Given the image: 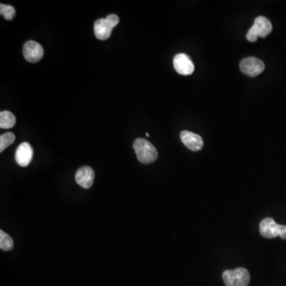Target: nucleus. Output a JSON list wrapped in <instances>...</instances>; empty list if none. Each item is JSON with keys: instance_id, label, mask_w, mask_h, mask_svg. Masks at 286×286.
I'll return each mask as SVG.
<instances>
[{"instance_id": "obj_5", "label": "nucleus", "mask_w": 286, "mask_h": 286, "mask_svg": "<svg viewBox=\"0 0 286 286\" xmlns=\"http://www.w3.org/2000/svg\"><path fill=\"white\" fill-rule=\"evenodd\" d=\"M260 234L264 238H274L280 236L286 239V225L277 224L272 218H266L260 223Z\"/></svg>"}, {"instance_id": "obj_7", "label": "nucleus", "mask_w": 286, "mask_h": 286, "mask_svg": "<svg viewBox=\"0 0 286 286\" xmlns=\"http://www.w3.org/2000/svg\"><path fill=\"white\" fill-rule=\"evenodd\" d=\"M24 56L28 62L36 63L41 61L44 55V50L39 43L34 41H28L24 47Z\"/></svg>"}, {"instance_id": "obj_12", "label": "nucleus", "mask_w": 286, "mask_h": 286, "mask_svg": "<svg viewBox=\"0 0 286 286\" xmlns=\"http://www.w3.org/2000/svg\"><path fill=\"white\" fill-rule=\"evenodd\" d=\"M16 123V118L13 113L8 111L0 112V127L2 129H10Z\"/></svg>"}, {"instance_id": "obj_13", "label": "nucleus", "mask_w": 286, "mask_h": 286, "mask_svg": "<svg viewBox=\"0 0 286 286\" xmlns=\"http://www.w3.org/2000/svg\"><path fill=\"white\" fill-rule=\"evenodd\" d=\"M14 242L12 238L4 231H0V248L4 251H9L13 249Z\"/></svg>"}, {"instance_id": "obj_8", "label": "nucleus", "mask_w": 286, "mask_h": 286, "mask_svg": "<svg viewBox=\"0 0 286 286\" xmlns=\"http://www.w3.org/2000/svg\"><path fill=\"white\" fill-rule=\"evenodd\" d=\"M173 66L179 74L189 76L192 74L195 66L189 56L185 54H178L173 58Z\"/></svg>"}, {"instance_id": "obj_9", "label": "nucleus", "mask_w": 286, "mask_h": 286, "mask_svg": "<svg viewBox=\"0 0 286 286\" xmlns=\"http://www.w3.org/2000/svg\"><path fill=\"white\" fill-rule=\"evenodd\" d=\"M34 155L32 146L28 142H23L17 148L15 152V161L21 167H27L31 164Z\"/></svg>"}, {"instance_id": "obj_14", "label": "nucleus", "mask_w": 286, "mask_h": 286, "mask_svg": "<svg viewBox=\"0 0 286 286\" xmlns=\"http://www.w3.org/2000/svg\"><path fill=\"white\" fill-rule=\"evenodd\" d=\"M15 135L11 132H7L0 136V152L2 153L8 146L14 143Z\"/></svg>"}, {"instance_id": "obj_6", "label": "nucleus", "mask_w": 286, "mask_h": 286, "mask_svg": "<svg viewBox=\"0 0 286 286\" xmlns=\"http://www.w3.org/2000/svg\"><path fill=\"white\" fill-rule=\"evenodd\" d=\"M240 70L248 77H255L265 70V64L260 59L250 57L243 59L239 64Z\"/></svg>"}, {"instance_id": "obj_16", "label": "nucleus", "mask_w": 286, "mask_h": 286, "mask_svg": "<svg viewBox=\"0 0 286 286\" xmlns=\"http://www.w3.org/2000/svg\"><path fill=\"white\" fill-rule=\"evenodd\" d=\"M146 136H147V137H149V135L148 133H146Z\"/></svg>"}, {"instance_id": "obj_11", "label": "nucleus", "mask_w": 286, "mask_h": 286, "mask_svg": "<svg viewBox=\"0 0 286 286\" xmlns=\"http://www.w3.org/2000/svg\"><path fill=\"white\" fill-rule=\"evenodd\" d=\"M95 172L89 166H83L77 170L75 179L80 186L84 189H90L94 182Z\"/></svg>"}, {"instance_id": "obj_10", "label": "nucleus", "mask_w": 286, "mask_h": 286, "mask_svg": "<svg viewBox=\"0 0 286 286\" xmlns=\"http://www.w3.org/2000/svg\"><path fill=\"white\" fill-rule=\"evenodd\" d=\"M181 140L192 151H199L204 146V141L200 135L189 130H183L180 135Z\"/></svg>"}, {"instance_id": "obj_2", "label": "nucleus", "mask_w": 286, "mask_h": 286, "mask_svg": "<svg viewBox=\"0 0 286 286\" xmlns=\"http://www.w3.org/2000/svg\"><path fill=\"white\" fill-rule=\"evenodd\" d=\"M119 18L116 14H109L107 18H100L94 24V33L98 39L104 41L110 37L112 30L119 24Z\"/></svg>"}, {"instance_id": "obj_4", "label": "nucleus", "mask_w": 286, "mask_h": 286, "mask_svg": "<svg viewBox=\"0 0 286 286\" xmlns=\"http://www.w3.org/2000/svg\"><path fill=\"white\" fill-rule=\"evenodd\" d=\"M223 280L226 286H248L251 275L247 269L237 268L225 270L223 273Z\"/></svg>"}, {"instance_id": "obj_3", "label": "nucleus", "mask_w": 286, "mask_h": 286, "mask_svg": "<svg viewBox=\"0 0 286 286\" xmlns=\"http://www.w3.org/2000/svg\"><path fill=\"white\" fill-rule=\"evenodd\" d=\"M273 26L270 20L266 17L258 16L254 20V25L250 28L247 34V39L251 42H255L258 37H267L272 32Z\"/></svg>"}, {"instance_id": "obj_1", "label": "nucleus", "mask_w": 286, "mask_h": 286, "mask_svg": "<svg viewBox=\"0 0 286 286\" xmlns=\"http://www.w3.org/2000/svg\"><path fill=\"white\" fill-rule=\"evenodd\" d=\"M134 149L137 159L142 164H150L157 160L159 153L156 148L149 141L137 139L134 142Z\"/></svg>"}, {"instance_id": "obj_15", "label": "nucleus", "mask_w": 286, "mask_h": 286, "mask_svg": "<svg viewBox=\"0 0 286 286\" xmlns=\"http://www.w3.org/2000/svg\"><path fill=\"white\" fill-rule=\"evenodd\" d=\"M0 13L7 20H11L16 14L14 7L11 5L6 4H0Z\"/></svg>"}]
</instances>
